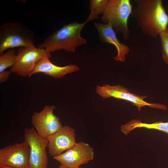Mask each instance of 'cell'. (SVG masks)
Returning <instances> with one entry per match:
<instances>
[{
  "label": "cell",
  "instance_id": "7c38bea8",
  "mask_svg": "<svg viewBox=\"0 0 168 168\" xmlns=\"http://www.w3.org/2000/svg\"><path fill=\"white\" fill-rule=\"evenodd\" d=\"M94 25L97 31L100 41L112 44L115 47L117 54L114 59L116 61H125L126 55L129 52L130 49L125 44L119 41L111 24L96 22Z\"/></svg>",
  "mask_w": 168,
  "mask_h": 168
},
{
  "label": "cell",
  "instance_id": "8992f818",
  "mask_svg": "<svg viewBox=\"0 0 168 168\" xmlns=\"http://www.w3.org/2000/svg\"><path fill=\"white\" fill-rule=\"evenodd\" d=\"M24 138L30 148L29 168H47L48 138L40 136L33 127L24 129Z\"/></svg>",
  "mask_w": 168,
  "mask_h": 168
},
{
  "label": "cell",
  "instance_id": "52a82bcc",
  "mask_svg": "<svg viewBox=\"0 0 168 168\" xmlns=\"http://www.w3.org/2000/svg\"><path fill=\"white\" fill-rule=\"evenodd\" d=\"M14 65L10 69L11 73L24 77H28L37 62L44 58H50L51 53L46 49L34 47H21L16 52Z\"/></svg>",
  "mask_w": 168,
  "mask_h": 168
},
{
  "label": "cell",
  "instance_id": "3957f363",
  "mask_svg": "<svg viewBox=\"0 0 168 168\" xmlns=\"http://www.w3.org/2000/svg\"><path fill=\"white\" fill-rule=\"evenodd\" d=\"M34 33L21 23L2 24L0 26V53L16 47H35Z\"/></svg>",
  "mask_w": 168,
  "mask_h": 168
},
{
  "label": "cell",
  "instance_id": "30bf717a",
  "mask_svg": "<svg viewBox=\"0 0 168 168\" xmlns=\"http://www.w3.org/2000/svg\"><path fill=\"white\" fill-rule=\"evenodd\" d=\"M30 148L24 141L0 149V165L29 168Z\"/></svg>",
  "mask_w": 168,
  "mask_h": 168
},
{
  "label": "cell",
  "instance_id": "5bb4252c",
  "mask_svg": "<svg viewBox=\"0 0 168 168\" xmlns=\"http://www.w3.org/2000/svg\"><path fill=\"white\" fill-rule=\"evenodd\" d=\"M121 131L127 135L132 131L137 128H144L154 129L168 133V122L158 121L152 124L143 123L138 119H133L121 126Z\"/></svg>",
  "mask_w": 168,
  "mask_h": 168
},
{
  "label": "cell",
  "instance_id": "5b68a950",
  "mask_svg": "<svg viewBox=\"0 0 168 168\" xmlns=\"http://www.w3.org/2000/svg\"><path fill=\"white\" fill-rule=\"evenodd\" d=\"M96 93L103 99L114 97L118 99L125 100L131 102L136 106L138 111L145 106H148L152 108L166 110L167 107L160 103H149L144 100L148 97L146 95L140 96L130 92L128 89L122 86L118 85L111 86L108 84L96 86Z\"/></svg>",
  "mask_w": 168,
  "mask_h": 168
},
{
  "label": "cell",
  "instance_id": "6da1fadb",
  "mask_svg": "<svg viewBox=\"0 0 168 168\" xmlns=\"http://www.w3.org/2000/svg\"><path fill=\"white\" fill-rule=\"evenodd\" d=\"M131 15L142 33L156 38L168 27V15L162 0H134Z\"/></svg>",
  "mask_w": 168,
  "mask_h": 168
},
{
  "label": "cell",
  "instance_id": "8fae6325",
  "mask_svg": "<svg viewBox=\"0 0 168 168\" xmlns=\"http://www.w3.org/2000/svg\"><path fill=\"white\" fill-rule=\"evenodd\" d=\"M47 138L48 151L53 157L59 155L76 143L75 130L68 125L63 126Z\"/></svg>",
  "mask_w": 168,
  "mask_h": 168
},
{
  "label": "cell",
  "instance_id": "9a60e30c",
  "mask_svg": "<svg viewBox=\"0 0 168 168\" xmlns=\"http://www.w3.org/2000/svg\"><path fill=\"white\" fill-rule=\"evenodd\" d=\"M108 0H91L89 9L91 10L88 19L91 21L99 18L102 14L107 4Z\"/></svg>",
  "mask_w": 168,
  "mask_h": 168
},
{
  "label": "cell",
  "instance_id": "ac0fdd59",
  "mask_svg": "<svg viewBox=\"0 0 168 168\" xmlns=\"http://www.w3.org/2000/svg\"><path fill=\"white\" fill-rule=\"evenodd\" d=\"M11 73L10 71H4L0 72V82L2 83L6 82Z\"/></svg>",
  "mask_w": 168,
  "mask_h": 168
},
{
  "label": "cell",
  "instance_id": "9c48e42d",
  "mask_svg": "<svg viewBox=\"0 0 168 168\" xmlns=\"http://www.w3.org/2000/svg\"><path fill=\"white\" fill-rule=\"evenodd\" d=\"M55 108L54 105H46L40 112L33 114L32 124L41 137L47 138L63 126L59 118L54 113Z\"/></svg>",
  "mask_w": 168,
  "mask_h": 168
},
{
  "label": "cell",
  "instance_id": "2e32d148",
  "mask_svg": "<svg viewBox=\"0 0 168 168\" xmlns=\"http://www.w3.org/2000/svg\"><path fill=\"white\" fill-rule=\"evenodd\" d=\"M15 52L14 49H12L5 53H0V72L14 65L17 56Z\"/></svg>",
  "mask_w": 168,
  "mask_h": 168
},
{
  "label": "cell",
  "instance_id": "d6986e66",
  "mask_svg": "<svg viewBox=\"0 0 168 168\" xmlns=\"http://www.w3.org/2000/svg\"><path fill=\"white\" fill-rule=\"evenodd\" d=\"M0 168H17L9 166L0 165Z\"/></svg>",
  "mask_w": 168,
  "mask_h": 168
},
{
  "label": "cell",
  "instance_id": "ffe728a7",
  "mask_svg": "<svg viewBox=\"0 0 168 168\" xmlns=\"http://www.w3.org/2000/svg\"><path fill=\"white\" fill-rule=\"evenodd\" d=\"M59 168H67V167H65L64 166H61V165H60L59 166ZM81 168L80 167H79V168Z\"/></svg>",
  "mask_w": 168,
  "mask_h": 168
},
{
  "label": "cell",
  "instance_id": "277c9868",
  "mask_svg": "<svg viewBox=\"0 0 168 168\" xmlns=\"http://www.w3.org/2000/svg\"><path fill=\"white\" fill-rule=\"evenodd\" d=\"M133 9L130 0H108L101 21L103 24L110 23L115 32L122 34L123 39L127 40L130 36L128 20Z\"/></svg>",
  "mask_w": 168,
  "mask_h": 168
},
{
  "label": "cell",
  "instance_id": "7a4b0ae2",
  "mask_svg": "<svg viewBox=\"0 0 168 168\" xmlns=\"http://www.w3.org/2000/svg\"><path fill=\"white\" fill-rule=\"evenodd\" d=\"M89 21L87 18L82 23L74 21L63 25L49 35L38 47L44 49L51 53L61 50L74 52L77 47L87 44V40L82 37L81 33Z\"/></svg>",
  "mask_w": 168,
  "mask_h": 168
},
{
  "label": "cell",
  "instance_id": "e0dca14e",
  "mask_svg": "<svg viewBox=\"0 0 168 168\" xmlns=\"http://www.w3.org/2000/svg\"><path fill=\"white\" fill-rule=\"evenodd\" d=\"M159 35L162 47V57L164 62L168 64V27Z\"/></svg>",
  "mask_w": 168,
  "mask_h": 168
},
{
  "label": "cell",
  "instance_id": "4fadbf2b",
  "mask_svg": "<svg viewBox=\"0 0 168 168\" xmlns=\"http://www.w3.org/2000/svg\"><path fill=\"white\" fill-rule=\"evenodd\" d=\"M79 66L71 64L64 66H59L52 63L49 58L45 57L39 60L28 77L38 73H43L46 75L58 79L66 75L77 72L79 70Z\"/></svg>",
  "mask_w": 168,
  "mask_h": 168
},
{
  "label": "cell",
  "instance_id": "ba28073f",
  "mask_svg": "<svg viewBox=\"0 0 168 168\" xmlns=\"http://www.w3.org/2000/svg\"><path fill=\"white\" fill-rule=\"evenodd\" d=\"M93 148L83 142L76 143L71 148L53 157L60 165L68 168H78L93 159Z\"/></svg>",
  "mask_w": 168,
  "mask_h": 168
}]
</instances>
